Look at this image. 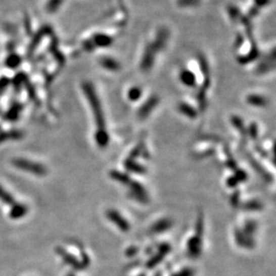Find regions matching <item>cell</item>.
I'll use <instances>...</instances> for the list:
<instances>
[{
	"instance_id": "1",
	"label": "cell",
	"mask_w": 276,
	"mask_h": 276,
	"mask_svg": "<svg viewBox=\"0 0 276 276\" xmlns=\"http://www.w3.org/2000/svg\"><path fill=\"white\" fill-rule=\"evenodd\" d=\"M157 102H158V99H157V97L150 98V100H148L146 103L144 104L142 106V108L140 109L139 115L141 117H142V118L147 117L148 115H150V112L152 111L154 108H156Z\"/></svg>"
},
{
	"instance_id": "2",
	"label": "cell",
	"mask_w": 276,
	"mask_h": 276,
	"mask_svg": "<svg viewBox=\"0 0 276 276\" xmlns=\"http://www.w3.org/2000/svg\"><path fill=\"white\" fill-rule=\"evenodd\" d=\"M180 79L183 84L192 87L196 84V76L190 70H184L180 74Z\"/></svg>"
},
{
	"instance_id": "3",
	"label": "cell",
	"mask_w": 276,
	"mask_h": 276,
	"mask_svg": "<svg viewBox=\"0 0 276 276\" xmlns=\"http://www.w3.org/2000/svg\"><path fill=\"white\" fill-rule=\"evenodd\" d=\"M247 102H248L249 105H252V106H255V107L263 108V107L266 106L267 100L263 96H260V95H255V94H253V95H249V96L247 98Z\"/></svg>"
},
{
	"instance_id": "4",
	"label": "cell",
	"mask_w": 276,
	"mask_h": 276,
	"mask_svg": "<svg viewBox=\"0 0 276 276\" xmlns=\"http://www.w3.org/2000/svg\"><path fill=\"white\" fill-rule=\"evenodd\" d=\"M102 65L106 69L111 70L112 72H116L120 69V64L113 58H104Z\"/></svg>"
},
{
	"instance_id": "5",
	"label": "cell",
	"mask_w": 276,
	"mask_h": 276,
	"mask_svg": "<svg viewBox=\"0 0 276 276\" xmlns=\"http://www.w3.org/2000/svg\"><path fill=\"white\" fill-rule=\"evenodd\" d=\"M27 213V207L23 205H16L13 207L11 211V217L13 218H21Z\"/></svg>"
},
{
	"instance_id": "6",
	"label": "cell",
	"mask_w": 276,
	"mask_h": 276,
	"mask_svg": "<svg viewBox=\"0 0 276 276\" xmlns=\"http://www.w3.org/2000/svg\"><path fill=\"white\" fill-rule=\"evenodd\" d=\"M179 110H180L183 115L188 116L190 118H194L196 115H197V113H196V110L194 108H192L190 105L186 103H181L179 107Z\"/></svg>"
},
{
	"instance_id": "7",
	"label": "cell",
	"mask_w": 276,
	"mask_h": 276,
	"mask_svg": "<svg viewBox=\"0 0 276 276\" xmlns=\"http://www.w3.org/2000/svg\"><path fill=\"white\" fill-rule=\"evenodd\" d=\"M142 88L139 87H132L128 92V99L130 101H138L142 98Z\"/></svg>"
},
{
	"instance_id": "8",
	"label": "cell",
	"mask_w": 276,
	"mask_h": 276,
	"mask_svg": "<svg viewBox=\"0 0 276 276\" xmlns=\"http://www.w3.org/2000/svg\"><path fill=\"white\" fill-rule=\"evenodd\" d=\"M0 199L1 200H3L5 203L7 204H14L15 201H14V199L10 194H8V192L4 191L3 189L0 187Z\"/></svg>"
},
{
	"instance_id": "9",
	"label": "cell",
	"mask_w": 276,
	"mask_h": 276,
	"mask_svg": "<svg viewBox=\"0 0 276 276\" xmlns=\"http://www.w3.org/2000/svg\"><path fill=\"white\" fill-rule=\"evenodd\" d=\"M270 0H255V7L256 8H261V7H264L268 4Z\"/></svg>"
},
{
	"instance_id": "10",
	"label": "cell",
	"mask_w": 276,
	"mask_h": 276,
	"mask_svg": "<svg viewBox=\"0 0 276 276\" xmlns=\"http://www.w3.org/2000/svg\"><path fill=\"white\" fill-rule=\"evenodd\" d=\"M199 0H180L181 5H192L196 4Z\"/></svg>"
}]
</instances>
